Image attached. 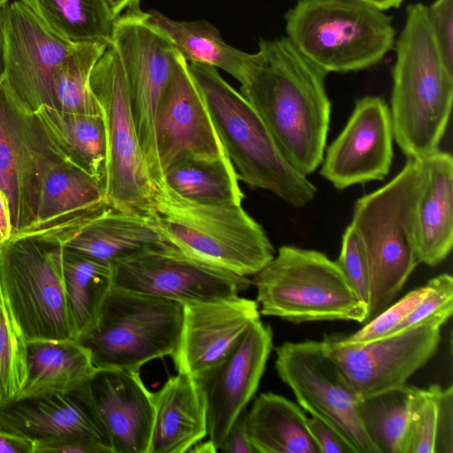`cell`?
Masks as SVG:
<instances>
[{
	"mask_svg": "<svg viewBox=\"0 0 453 453\" xmlns=\"http://www.w3.org/2000/svg\"><path fill=\"white\" fill-rule=\"evenodd\" d=\"M273 336L271 326L257 319L225 359L195 378L205 401L207 435L218 450L258 388Z\"/></svg>",
	"mask_w": 453,
	"mask_h": 453,
	"instance_id": "19",
	"label": "cell"
},
{
	"mask_svg": "<svg viewBox=\"0 0 453 453\" xmlns=\"http://www.w3.org/2000/svg\"><path fill=\"white\" fill-rule=\"evenodd\" d=\"M425 181L424 160L407 158L395 177L354 205L350 225L363 242L371 274L367 321L391 304L418 264L415 211Z\"/></svg>",
	"mask_w": 453,
	"mask_h": 453,
	"instance_id": "4",
	"label": "cell"
},
{
	"mask_svg": "<svg viewBox=\"0 0 453 453\" xmlns=\"http://www.w3.org/2000/svg\"><path fill=\"white\" fill-rule=\"evenodd\" d=\"M151 217L165 240L185 255L241 276H253L275 255L242 204L191 202L165 183L157 188Z\"/></svg>",
	"mask_w": 453,
	"mask_h": 453,
	"instance_id": "5",
	"label": "cell"
},
{
	"mask_svg": "<svg viewBox=\"0 0 453 453\" xmlns=\"http://www.w3.org/2000/svg\"><path fill=\"white\" fill-rule=\"evenodd\" d=\"M112 453H148L154 408L139 371L97 369L82 386Z\"/></svg>",
	"mask_w": 453,
	"mask_h": 453,
	"instance_id": "21",
	"label": "cell"
},
{
	"mask_svg": "<svg viewBox=\"0 0 453 453\" xmlns=\"http://www.w3.org/2000/svg\"><path fill=\"white\" fill-rule=\"evenodd\" d=\"M0 430L26 437L33 442L65 436L88 438L103 443L112 453L108 437L82 387L70 393L1 403Z\"/></svg>",
	"mask_w": 453,
	"mask_h": 453,
	"instance_id": "22",
	"label": "cell"
},
{
	"mask_svg": "<svg viewBox=\"0 0 453 453\" xmlns=\"http://www.w3.org/2000/svg\"><path fill=\"white\" fill-rule=\"evenodd\" d=\"M385 11L390 8H397L403 0H363Z\"/></svg>",
	"mask_w": 453,
	"mask_h": 453,
	"instance_id": "50",
	"label": "cell"
},
{
	"mask_svg": "<svg viewBox=\"0 0 453 453\" xmlns=\"http://www.w3.org/2000/svg\"><path fill=\"white\" fill-rule=\"evenodd\" d=\"M50 143L38 174L35 222L26 231L89 218L110 206L102 182L66 162Z\"/></svg>",
	"mask_w": 453,
	"mask_h": 453,
	"instance_id": "24",
	"label": "cell"
},
{
	"mask_svg": "<svg viewBox=\"0 0 453 453\" xmlns=\"http://www.w3.org/2000/svg\"><path fill=\"white\" fill-rule=\"evenodd\" d=\"M414 390L405 384L360 398V421L377 453H406Z\"/></svg>",
	"mask_w": 453,
	"mask_h": 453,
	"instance_id": "34",
	"label": "cell"
},
{
	"mask_svg": "<svg viewBox=\"0 0 453 453\" xmlns=\"http://www.w3.org/2000/svg\"><path fill=\"white\" fill-rule=\"evenodd\" d=\"M13 232L12 214L7 197L0 188V250Z\"/></svg>",
	"mask_w": 453,
	"mask_h": 453,
	"instance_id": "47",
	"label": "cell"
},
{
	"mask_svg": "<svg viewBox=\"0 0 453 453\" xmlns=\"http://www.w3.org/2000/svg\"><path fill=\"white\" fill-rule=\"evenodd\" d=\"M96 370L88 350L77 340L28 341L26 379L14 399L75 391Z\"/></svg>",
	"mask_w": 453,
	"mask_h": 453,
	"instance_id": "27",
	"label": "cell"
},
{
	"mask_svg": "<svg viewBox=\"0 0 453 453\" xmlns=\"http://www.w3.org/2000/svg\"><path fill=\"white\" fill-rule=\"evenodd\" d=\"M49 148L35 114L17 99L4 80L0 85V188L9 202L13 232L28 230L35 222L38 174Z\"/></svg>",
	"mask_w": 453,
	"mask_h": 453,
	"instance_id": "16",
	"label": "cell"
},
{
	"mask_svg": "<svg viewBox=\"0 0 453 453\" xmlns=\"http://www.w3.org/2000/svg\"><path fill=\"white\" fill-rule=\"evenodd\" d=\"M127 83L138 138L150 178L158 188L165 180L159 165L155 121L161 98L175 70L178 50L149 13L135 4L115 18L111 43Z\"/></svg>",
	"mask_w": 453,
	"mask_h": 453,
	"instance_id": "11",
	"label": "cell"
},
{
	"mask_svg": "<svg viewBox=\"0 0 453 453\" xmlns=\"http://www.w3.org/2000/svg\"><path fill=\"white\" fill-rule=\"evenodd\" d=\"M218 449L214 443L209 439L207 441H200L195 444L188 452L192 453H215Z\"/></svg>",
	"mask_w": 453,
	"mask_h": 453,
	"instance_id": "49",
	"label": "cell"
},
{
	"mask_svg": "<svg viewBox=\"0 0 453 453\" xmlns=\"http://www.w3.org/2000/svg\"><path fill=\"white\" fill-rule=\"evenodd\" d=\"M33 453H111V451L95 440L65 436L34 441Z\"/></svg>",
	"mask_w": 453,
	"mask_h": 453,
	"instance_id": "43",
	"label": "cell"
},
{
	"mask_svg": "<svg viewBox=\"0 0 453 453\" xmlns=\"http://www.w3.org/2000/svg\"><path fill=\"white\" fill-rule=\"evenodd\" d=\"M11 0H0V7L10 2Z\"/></svg>",
	"mask_w": 453,
	"mask_h": 453,
	"instance_id": "52",
	"label": "cell"
},
{
	"mask_svg": "<svg viewBox=\"0 0 453 453\" xmlns=\"http://www.w3.org/2000/svg\"><path fill=\"white\" fill-rule=\"evenodd\" d=\"M113 286L183 303L240 296L247 276L194 259L167 242L148 246L111 264Z\"/></svg>",
	"mask_w": 453,
	"mask_h": 453,
	"instance_id": "14",
	"label": "cell"
},
{
	"mask_svg": "<svg viewBox=\"0 0 453 453\" xmlns=\"http://www.w3.org/2000/svg\"><path fill=\"white\" fill-rule=\"evenodd\" d=\"M308 426L319 453H356L352 446L323 420L311 416L308 418Z\"/></svg>",
	"mask_w": 453,
	"mask_h": 453,
	"instance_id": "44",
	"label": "cell"
},
{
	"mask_svg": "<svg viewBox=\"0 0 453 453\" xmlns=\"http://www.w3.org/2000/svg\"><path fill=\"white\" fill-rule=\"evenodd\" d=\"M34 113L57 152L103 184L107 158L103 115L67 112L49 105Z\"/></svg>",
	"mask_w": 453,
	"mask_h": 453,
	"instance_id": "28",
	"label": "cell"
},
{
	"mask_svg": "<svg viewBox=\"0 0 453 453\" xmlns=\"http://www.w3.org/2000/svg\"><path fill=\"white\" fill-rule=\"evenodd\" d=\"M253 276L262 315L294 323L367 321L368 307L336 261L320 251L281 246Z\"/></svg>",
	"mask_w": 453,
	"mask_h": 453,
	"instance_id": "7",
	"label": "cell"
},
{
	"mask_svg": "<svg viewBox=\"0 0 453 453\" xmlns=\"http://www.w3.org/2000/svg\"><path fill=\"white\" fill-rule=\"evenodd\" d=\"M107 47L101 42L79 43L58 65L53 78L58 109L73 113L102 115L100 104L90 88L89 77Z\"/></svg>",
	"mask_w": 453,
	"mask_h": 453,
	"instance_id": "35",
	"label": "cell"
},
{
	"mask_svg": "<svg viewBox=\"0 0 453 453\" xmlns=\"http://www.w3.org/2000/svg\"><path fill=\"white\" fill-rule=\"evenodd\" d=\"M452 312H443L412 326L366 342L346 343L337 334L322 341L360 398L406 384L435 354L441 326Z\"/></svg>",
	"mask_w": 453,
	"mask_h": 453,
	"instance_id": "13",
	"label": "cell"
},
{
	"mask_svg": "<svg viewBox=\"0 0 453 453\" xmlns=\"http://www.w3.org/2000/svg\"><path fill=\"white\" fill-rule=\"evenodd\" d=\"M426 284V295L393 332L412 326L440 313L453 312V278L449 274L442 273L431 279Z\"/></svg>",
	"mask_w": 453,
	"mask_h": 453,
	"instance_id": "40",
	"label": "cell"
},
{
	"mask_svg": "<svg viewBox=\"0 0 453 453\" xmlns=\"http://www.w3.org/2000/svg\"><path fill=\"white\" fill-rule=\"evenodd\" d=\"M165 183L181 197L204 204H242L244 194L229 157L202 159L186 157L165 173Z\"/></svg>",
	"mask_w": 453,
	"mask_h": 453,
	"instance_id": "32",
	"label": "cell"
},
{
	"mask_svg": "<svg viewBox=\"0 0 453 453\" xmlns=\"http://www.w3.org/2000/svg\"><path fill=\"white\" fill-rule=\"evenodd\" d=\"M56 36L110 45L115 18L106 0H19Z\"/></svg>",
	"mask_w": 453,
	"mask_h": 453,
	"instance_id": "31",
	"label": "cell"
},
{
	"mask_svg": "<svg viewBox=\"0 0 453 453\" xmlns=\"http://www.w3.org/2000/svg\"><path fill=\"white\" fill-rule=\"evenodd\" d=\"M0 22L4 38V81L11 91L32 112L42 105L58 108L54 73L77 44L52 34L19 0L0 7Z\"/></svg>",
	"mask_w": 453,
	"mask_h": 453,
	"instance_id": "15",
	"label": "cell"
},
{
	"mask_svg": "<svg viewBox=\"0 0 453 453\" xmlns=\"http://www.w3.org/2000/svg\"><path fill=\"white\" fill-rule=\"evenodd\" d=\"M336 263L359 299L369 308L371 301V274L363 242L349 225L342 240L341 252Z\"/></svg>",
	"mask_w": 453,
	"mask_h": 453,
	"instance_id": "39",
	"label": "cell"
},
{
	"mask_svg": "<svg viewBox=\"0 0 453 453\" xmlns=\"http://www.w3.org/2000/svg\"><path fill=\"white\" fill-rule=\"evenodd\" d=\"M44 228L53 232L65 249L107 265L148 246L166 242L151 216L111 206L90 218L63 221Z\"/></svg>",
	"mask_w": 453,
	"mask_h": 453,
	"instance_id": "23",
	"label": "cell"
},
{
	"mask_svg": "<svg viewBox=\"0 0 453 453\" xmlns=\"http://www.w3.org/2000/svg\"><path fill=\"white\" fill-rule=\"evenodd\" d=\"M64 244L50 230L12 233L0 250V284L26 340L73 339Z\"/></svg>",
	"mask_w": 453,
	"mask_h": 453,
	"instance_id": "8",
	"label": "cell"
},
{
	"mask_svg": "<svg viewBox=\"0 0 453 453\" xmlns=\"http://www.w3.org/2000/svg\"><path fill=\"white\" fill-rule=\"evenodd\" d=\"M288 39L326 73L372 66L392 48V18L363 0H298L285 14Z\"/></svg>",
	"mask_w": 453,
	"mask_h": 453,
	"instance_id": "6",
	"label": "cell"
},
{
	"mask_svg": "<svg viewBox=\"0 0 453 453\" xmlns=\"http://www.w3.org/2000/svg\"><path fill=\"white\" fill-rule=\"evenodd\" d=\"M148 13L188 62L219 68L240 82L249 53L226 43L216 27L206 20L173 19L157 10Z\"/></svg>",
	"mask_w": 453,
	"mask_h": 453,
	"instance_id": "30",
	"label": "cell"
},
{
	"mask_svg": "<svg viewBox=\"0 0 453 453\" xmlns=\"http://www.w3.org/2000/svg\"><path fill=\"white\" fill-rule=\"evenodd\" d=\"M246 410L234 421L219 450L224 453H256L246 427Z\"/></svg>",
	"mask_w": 453,
	"mask_h": 453,
	"instance_id": "45",
	"label": "cell"
},
{
	"mask_svg": "<svg viewBox=\"0 0 453 453\" xmlns=\"http://www.w3.org/2000/svg\"><path fill=\"white\" fill-rule=\"evenodd\" d=\"M114 18L121 14L128 7L140 3V0H106Z\"/></svg>",
	"mask_w": 453,
	"mask_h": 453,
	"instance_id": "48",
	"label": "cell"
},
{
	"mask_svg": "<svg viewBox=\"0 0 453 453\" xmlns=\"http://www.w3.org/2000/svg\"><path fill=\"white\" fill-rule=\"evenodd\" d=\"M89 85L105 126L107 158L103 186L106 201L114 209L151 216L157 188L139 142L126 75L111 44L94 65Z\"/></svg>",
	"mask_w": 453,
	"mask_h": 453,
	"instance_id": "10",
	"label": "cell"
},
{
	"mask_svg": "<svg viewBox=\"0 0 453 453\" xmlns=\"http://www.w3.org/2000/svg\"><path fill=\"white\" fill-rule=\"evenodd\" d=\"M427 292V284L410 291L395 303L390 304L375 317L369 319L368 323L360 330L349 335L337 334L338 338L346 343H360L380 338L392 333L415 309Z\"/></svg>",
	"mask_w": 453,
	"mask_h": 453,
	"instance_id": "38",
	"label": "cell"
},
{
	"mask_svg": "<svg viewBox=\"0 0 453 453\" xmlns=\"http://www.w3.org/2000/svg\"><path fill=\"white\" fill-rule=\"evenodd\" d=\"M245 421L256 453H319L305 412L282 395L260 394Z\"/></svg>",
	"mask_w": 453,
	"mask_h": 453,
	"instance_id": "29",
	"label": "cell"
},
{
	"mask_svg": "<svg viewBox=\"0 0 453 453\" xmlns=\"http://www.w3.org/2000/svg\"><path fill=\"white\" fill-rule=\"evenodd\" d=\"M154 419L148 453H185L207 435L206 406L195 378L178 372L152 392Z\"/></svg>",
	"mask_w": 453,
	"mask_h": 453,
	"instance_id": "25",
	"label": "cell"
},
{
	"mask_svg": "<svg viewBox=\"0 0 453 453\" xmlns=\"http://www.w3.org/2000/svg\"><path fill=\"white\" fill-rule=\"evenodd\" d=\"M275 351L277 373L300 407L331 426L356 453H377L360 421V397L321 341L286 342Z\"/></svg>",
	"mask_w": 453,
	"mask_h": 453,
	"instance_id": "12",
	"label": "cell"
},
{
	"mask_svg": "<svg viewBox=\"0 0 453 453\" xmlns=\"http://www.w3.org/2000/svg\"><path fill=\"white\" fill-rule=\"evenodd\" d=\"M392 70L394 138L407 158L424 160L439 150L453 101V73L445 67L427 6H407Z\"/></svg>",
	"mask_w": 453,
	"mask_h": 453,
	"instance_id": "2",
	"label": "cell"
},
{
	"mask_svg": "<svg viewBox=\"0 0 453 453\" xmlns=\"http://www.w3.org/2000/svg\"><path fill=\"white\" fill-rule=\"evenodd\" d=\"M437 401V434L434 453L453 451L452 425H453V388L442 389L435 385Z\"/></svg>",
	"mask_w": 453,
	"mask_h": 453,
	"instance_id": "42",
	"label": "cell"
},
{
	"mask_svg": "<svg viewBox=\"0 0 453 453\" xmlns=\"http://www.w3.org/2000/svg\"><path fill=\"white\" fill-rule=\"evenodd\" d=\"M393 139L385 100L373 96L360 98L344 128L326 149L320 174L338 189L381 180L392 165Z\"/></svg>",
	"mask_w": 453,
	"mask_h": 453,
	"instance_id": "18",
	"label": "cell"
},
{
	"mask_svg": "<svg viewBox=\"0 0 453 453\" xmlns=\"http://www.w3.org/2000/svg\"><path fill=\"white\" fill-rule=\"evenodd\" d=\"M5 78L4 38L0 22V85Z\"/></svg>",
	"mask_w": 453,
	"mask_h": 453,
	"instance_id": "51",
	"label": "cell"
},
{
	"mask_svg": "<svg viewBox=\"0 0 453 453\" xmlns=\"http://www.w3.org/2000/svg\"><path fill=\"white\" fill-rule=\"evenodd\" d=\"M27 342L0 284V403L14 399L24 384Z\"/></svg>",
	"mask_w": 453,
	"mask_h": 453,
	"instance_id": "36",
	"label": "cell"
},
{
	"mask_svg": "<svg viewBox=\"0 0 453 453\" xmlns=\"http://www.w3.org/2000/svg\"><path fill=\"white\" fill-rule=\"evenodd\" d=\"M427 14L442 62L453 73V0H435Z\"/></svg>",
	"mask_w": 453,
	"mask_h": 453,
	"instance_id": "41",
	"label": "cell"
},
{
	"mask_svg": "<svg viewBox=\"0 0 453 453\" xmlns=\"http://www.w3.org/2000/svg\"><path fill=\"white\" fill-rule=\"evenodd\" d=\"M327 73L288 39H260L249 53L241 94L258 112L285 157L302 173H313L324 157L331 103Z\"/></svg>",
	"mask_w": 453,
	"mask_h": 453,
	"instance_id": "1",
	"label": "cell"
},
{
	"mask_svg": "<svg viewBox=\"0 0 453 453\" xmlns=\"http://www.w3.org/2000/svg\"><path fill=\"white\" fill-rule=\"evenodd\" d=\"M64 278L74 340L96 322L112 285L110 265L64 249Z\"/></svg>",
	"mask_w": 453,
	"mask_h": 453,
	"instance_id": "33",
	"label": "cell"
},
{
	"mask_svg": "<svg viewBox=\"0 0 453 453\" xmlns=\"http://www.w3.org/2000/svg\"><path fill=\"white\" fill-rule=\"evenodd\" d=\"M155 140L163 176L182 158L218 159L227 156L188 62L180 53L157 108Z\"/></svg>",
	"mask_w": 453,
	"mask_h": 453,
	"instance_id": "17",
	"label": "cell"
},
{
	"mask_svg": "<svg viewBox=\"0 0 453 453\" xmlns=\"http://www.w3.org/2000/svg\"><path fill=\"white\" fill-rule=\"evenodd\" d=\"M33 441L0 430V453H33Z\"/></svg>",
	"mask_w": 453,
	"mask_h": 453,
	"instance_id": "46",
	"label": "cell"
},
{
	"mask_svg": "<svg viewBox=\"0 0 453 453\" xmlns=\"http://www.w3.org/2000/svg\"><path fill=\"white\" fill-rule=\"evenodd\" d=\"M182 317L180 302L111 285L96 322L76 340L97 369L140 371L174 353Z\"/></svg>",
	"mask_w": 453,
	"mask_h": 453,
	"instance_id": "9",
	"label": "cell"
},
{
	"mask_svg": "<svg viewBox=\"0 0 453 453\" xmlns=\"http://www.w3.org/2000/svg\"><path fill=\"white\" fill-rule=\"evenodd\" d=\"M188 65L239 179L295 207L311 202L316 186L285 157L252 104L217 68L200 63Z\"/></svg>",
	"mask_w": 453,
	"mask_h": 453,
	"instance_id": "3",
	"label": "cell"
},
{
	"mask_svg": "<svg viewBox=\"0 0 453 453\" xmlns=\"http://www.w3.org/2000/svg\"><path fill=\"white\" fill-rule=\"evenodd\" d=\"M259 319L257 301L240 296L183 303L180 334L171 356L177 372L196 378L218 365Z\"/></svg>",
	"mask_w": 453,
	"mask_h": 453,
	"instance_id": "20",
	"label": "cell"
},
{
	"mask_svg": "<svg viewBox=\"0 0 453 453\" xmlns=\"http://www.w3.org/2000/svg\"><path fill=\"white\" fill-rule=\"evenodd\" d=\"M435 385L415 388L406 453H434L437 434Z\"/></svg>",
	"mask_w": 453,
	"mask_h": 453,
	"instance_id": "37",
	"label": "cell"
},
{
	"mask_svg": "<svg viewBox=\"0 0 453 453\" xmlns=\"http://www.w3.org/2000/svg\"><path fill=\"white\" fill-rule=\"evenodd\" d=\"M424 164L426 181L415 211V248L418 263L435 266L453 244V158L438 150Z\"/></svg>",
	"mask_w": 453,
	"mask_h": 453,
	"instance_id": "26",
	"label": "cell"
}]
</instances>
